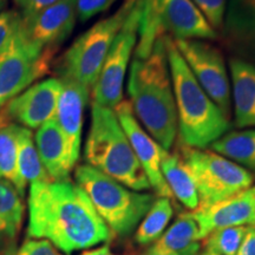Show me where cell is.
I'll return each instance as SVG.
<instances>
[{"instance_id": "obj_1", "label": "cell", "mask_w": 255, "mask_h": 255, "mask_svg": "<svg viewBox=\"0 0 255 255\" xmlns=\"http://www.w3.org/2000/svg\"><path fill=\"white\" fill-rule=\"evenodd\" d=\"M27 233L64 254L107 244L113 237L87 194L70 180L30 184Z\"/></svg>"}, {"instance_id": "obj_2", "label": "cell", "mask_w": 255, "mask_h": 255, "mask_svg": "<svg viewBox=\"0 0 255 255\" xmlns=\"http://www.w3.org/2000/svg\"><path fill=\"white\" fill-rule=\"evenodd\" d=\"M128 94L139 124L162 148L169 150L178 129L165 36L155 41L151 53L145 59L133 58L129 70Z\"/></svg>"}, {"instance_id": "obj_3", "label": "cell", "mask_w": 255, "mask_h": 255, "mask_svg": "<svg viewBox=\"0 0 255 255\" xmlns=\"http://www.w3.org/2000/svg\"><path fill=\"white\" fill-rule=\"evenodd\" d=\"M165 49L181 142L189 148L205 149L228 132L229 119L201 88L175 46L174 39L167 36Z\"/></svg>"}, {"instance_id": "obj_4", "label": "cell", "mask_w": 255, "mask_h": 255, "mask_svg": "<svg viewBox=\"0 0 255 255\" xmlns=\"http://www.w3.org/2000/svg\"><path fill=\"white\" fill-rule=\"evenodd\" d=\"M84 157L88 165L129 189H150L148 177L132 150L115 109L92 102L91 124Z\"/></svg>"}, {"instance_id": "obj_5", "label": "cell", "mask_w": 255, "mask_h": 255, "mask_svg": "<svg viewBox=\"0 0 255 255\" xmlns=\"http://www.w3.org/2000/svg\"><path fill=\"white\" fill-rule=\"evenodd\" d=\"M75 177L113 235L127 237L135 231L156 200L152 194L129 189L88 164L79 165Z\"/></svg>"}, {"instance_id": "obj_6", "label": "cell", "mask_w": 255, "mask_h": 255, "mask_svg": "<svg viewBox=\"0 0 255 255\" xmlns=\"http://www.w3.org/2000/svg\"><path fill=\"white\" fill-rule=\"evenodd\" d=\"M136 2L137 0H126L113 15L102 19L73 41L60 60V78L70 79L91 90L115 38Z\"/></svg>"}, {"instance_id": "obj_7", "label": "cell", "mask_w": 255, "mask_h": 255, "mask_svg": "<svg viewBox=\"0 0 255 255\" xmlns=\"http://www.w3.org/2000/svg\"><path fill=\"white\" fill-rule=\"evenodd\" d=\"M181 152L195 183L199 208L215 205L253 186L251 171L215 151L183 145Z\"/></svg>"}, {"instance_id": "obj_8", "label": "cell", "mask_w": 255, "mask_h": 255, "mask_svg": "<svg viewBox=\"0 0 255 255\" xmlns=\"http://www.w3.org/2000/svg\"><path fill=\"white\" fill-rule=\"evenodd\" d=\"M142 9L143 0H137L115 38L100 76L92 87L94 103L115 109L123 101L124 79L128 65L136 49Z\"/></svg>"}, {"instance_id": "obj_9", "label": "cell", "mask_w": 255, "mask_h": 255, "mask_svg": "<svg viewBox=\"0 0 255 255\" xmlns=\"http://www.w3.org/2000/svg\"><path fill=\"white\" fill-rule=\"evenodd\" d=\"M56 51H43L25 39L20 31L0 53V110L31 83L46 75Z\"/></svg>"}, {"instance_id": "obj_10", "label": "cell", "mask_w": 255, "mask_h": 255, "mask_svg": "<svg viewBox=\"0 0 255 255\" xmlns=\"http://www.w3.org/2000/svg\"><path fill=\"white\" fill-rule=\"evenodd\" d=\"M174 43L201 88L229 119L231 82L222 53L215 46L199 39H174Z\"/></svg>"}, {"instance_id": "obj_11", "label": "cell", "mask_w": 255, "mask_h": 255, "mask_svg": "<svg viewBox=\"0 0 255 255\" xmlns=\"http://www.w3.org/2000/svg\"><path fill=\"white\" fill-rule=\"evenodd\" d=\"M60 92L62 81L59 78L38 82L12 98L0 110V120L18 122L27 129H38L55 119Z\"/></svg>"}, {"instance_id": "obj_12", "label": "cell", "mask_w": 255, "mask_h": 255, "mask_svg": "<svg viewBox=\"0 0 255 255\" xmlns=\"http://www.w3.org/2000/svg\"><path fill=\"white\" fill-rule=\"evenodd\" d=\"M76 0H59L39 13L23 18L21 34L28 43L43 51H57L75 27Z\"/></svg>"}, {"instance_id": "obj_13", "label": "cell", "mask_w": 255, "mask_h": 255, "mask_svg": "<svg viewBox=\"0 0 255 255\" xmlns=\"http://www.w3.org/2000/svg\"><path fill=\"white\" fill-rule=\"evenodd\" d=\"M115 113L131 144L139 164L148 177L150 188L155 190L158 197L171 199L173 197L171 191L169 190L161 171V158L163 148L139 124L133 114L130 102H121L115 108Z\"/></svg>"}, {"instance_id": "obj_14", "label": "cell", "mask_w": 255, "mask_h": 255, "mask_svg": "<svg viewBox=\"0 0 255 255\" xmlns=\"http://www.w3.org/2000/svg\"><path fill=\"white\" fill-rule=\"evenodd\" d=\"M162 32L175 39H216L218 32L191 0H151Z\"/></svg>"}, {"instance_id": "obj_15", "label": "cell", "mask_w": 255, "mask_h": 255, "mask_svg": "<svg viewBox=\"0 0 255 255\" xmlns=\"http://www.w3.org/2000/svg\"><path fill=\"white\" fill-rule=\"evenodd\" d=\"M190 215L199 226L201 240L220 228L255 226V186L215 205L193 210Z\"/></svg>"}, {"instance_id": "obj_16", "label": "cell", "mask_w": 255, "mask_h": 255, "mask_svg": "<svg viewBox=\"0 0 255 255\" xmlns=\"http://www.w3.org/2000/svg\"><path fill=\"white\" fill-rule=\"evenodd\" d=\"M55 119L68 143L70 159L75 167L81 154L83 117L88 104L89 90L78 83L63 79Z\"/></svg>"}, {"instance_id": "obj_17", "label": "cell", "mask_w": 255, "mask_h": 255, "mask_svg": "<svg viewBox=\"0 0 255 255\" xmlns=\"http://www.w3.org/2000/svg\"><path fill=\"white\" fill-rule=\"evenodd\" d=\"M222 27L239 58L255 62V0H227Z\"/></svg>"}, {"instance_id": "obj_18", "label": "cell", "mask_w": 255, "mask_h": 255, "mask_svg": "<svg viewBox=\"0 0 255 255\" xmlns=\"http://www.w3.org/2000/svg\"><path fill=\"white\" fill-rule=\"evenodd\" d=\"M38 154L52 181L69 180L70 171L73 169L69 154L68 143L56 119L44 123L34 135Z\"/></svg>"}, {"instance_id": "obj_19", "label": "cell", "mask_w": 255, "mask_h": 255, "mask_svg": "<svg viewBox=\"0 0 255 255\" xmlns=\"http://www.w3.org/2000/svg\"><path fill=\"white\" fill-rule=\"evenodd\" d=\"M229 68L235 127L255 128V65L237 57Z\"/></svg>"}, {"instance_id": "obj_20", "label": "cell", "mask_w": 255, "mask_h": 255, "mask_svg": "<svg viewBox=\"0 0 255 255\" xmlns=\"http://www.w3.org/2000/svg\"><path fill=\"white\" fill-rule=\"evenodd\" d=\"M161 171L171 195L191 212L199 208V197L193 177L178 155H171L169 150H162Z\"/></svg>"}, {"instance_id": "obj_21", "label": "cell", "mask_w": 255, "mask_h": 255, "mask_svg": "<svg viewBox=\"0 0 255 255\" xmlns=\"http://www.w3.org/2000/svg\"><path fill=\"white\" fill-rule=\"evenodd\" d=\"M20 194L7 181L0 178V251L13 246L24 218Z\"/></svg>"}, {"instance_id": "obj_22", "label": "cell", "mask_w": 255, "mask_h": 255, "mask_svg": "<svg viewBox=\"0 0 255 255\" xmlns=\"http://www.w3.org/2000/svg\"><path fill=\"white\" fill-rule=\"evenodd\" d=\"M199 226L190 213L181 214L154 245L176 255H200Z\"/></svg>"}, {"instance_id": "obj_23", "label": "cell", "mask_w": 255, "mask_h": 255, "mask_svg": "<svg viewBox=\"0 0 255 255\" xmlns=\"http://www.w3.org/2000/svg\"><path fill=\"white\" fill-rule=\"evenodd\" d=\"M20 126L0 120V178L13 186L24 196L27 184L18 170V138Z\"/></svg>"}, {"instance_id": "obj_24", "label": "cell", "mask_w": 255, "mask_h": 255, "mask_svg": "<svg viewBox=\"0 0 255 255\" xmlns=\"http://www.w3.org/2000/svg\"><path fill=\"white\" fill-rule=\"evenodd\" d=\"M210 146L216 154L248 169V171H255V129L227 132Z\"/></svg>"}, {"instance_id": "obj_25", "label": "cell", "mask_w": 255, "mask_h": 255, "mask_svg": "<svg viewBox=\"0 0 255 255\" xmlns=\"http://www.w3.org/2000/svg\"><path fill=\"white\" fill-rule=\"evenodd\" d=\"M174 210L170 199L158 197L154 201L150 209L146 212L135 231V240L138 245H149L158 240L167 231L173 218Z\"/></svg>"}, {"instance_id": "obj_26", "label": "cell", "mask_w": 255, "mask_h": 255, "mask_svg": "<svg viewBox=\"0 0 255 255\" xmlns=\"http://www.w3.org/2000/svg\"><path fill=\"white\" fill-rule=\"evenodd\" d=\"M18 170L25 183L51 181L38 154L31 129L20 127L18 138Z\"/></svg>"}, {"instance_id": "obj_27", "label": "cell", "mask_w": 255, "mask_h": 255, "mask_svg": "<svg viewBox=\"0 0 255 255\" xmlns=\"http://www.w3.org/2000/svg\"><path fill=\"white\" fill-rule=\"evenodd\" d=\"M246 232V226L226 227L213 231L202 240L205 253L216 255H235L242 240H244Z\"/></svg>"}, {"instance_id": "obj_28", "label": "cell", "mask_w": 255, "mask_h": 255, "mask_svg": "<svg viewBox=\"0 0 255 255\" xmlns=\"http://www.w3.org/2000/svg\"><path fill=\"white\" fill-rule=\"evenodd\" d=\"M21 21L23 17L14 9H8L0 13V53L20 31Z\"/></svg>"}, {"instance_id": "obj_29", "label": "cell", "mask_w": 255, "mask_h": 255, "mask_svg": "<svg viewBox=\"0 0 255 255\" xmlns=\"http://www.w3.org/2000/svg\"><path fill=\"white\" fill-rule=\"evenodd\" d=\"M5 255H64L51 242L43 239H27L19 247L12 246Z\"/></svg>"}, {"instance_id": "obj_30", "label": "cell", "mask_w": 255, "mask_h": 255, "mask_svg": "<svg viewBox=\"0 0 255 255\" xmlns=\"http://www.w3.org/2000/svg\"><path fill=\"white\" fill-rule=\"evenodd\" d=\"M214 30L222 27L227 0H191Z\"/></svg>"}, {"instance_id": "obj_31", "label": "cell", "mask_w": 255, "mask_h": 255, "mask_svg": "<svg viewBox=\"0 0 255 255\" xmlns=\"http://www.w3.org/2000/svg\"><path fill=\"white\" fill-rule=\"evenodd\" d=\"M116 0H76L77 15L81 21H88L95 15L107 11Z\"/></svg>"}, {"instance_id": "obj_32", "label": "cell", "mask_w": 255, "mask_h": 255, "mask_svg": "<svg viewBox=\"0 0 255 255\" xmlns=\"http://www.w3.org/2000/svg\"><path fill=\"white\" fill-rule=\"evenodd\" d=\"M17 7L20 9V14L23 18L31 17L39 13L40 11L52 6L59 0H13Z\"/></svg>"}, {"instance_id": "obj_33", "label": "cell", "mask_w": 255, "mask_h": 255, "mask_svg": "<svg viewBox=\"0 0 255 255\" xmlns=\"http://www.w3.org/2000/svg\"><path fill=\"white\" fill-rule=\"evenodd\" d=\"M235 255H255V226H248L244 240Z\"/></svg>"}, {"instance_id": "obj_34", "label": "cell", "mask_w": 255, "mask_h": 255, "mask_svg": "<svg viewBox=\"0 0 255 255\" xmlns=\"http://www.w3.org/2000/svg\"><path fill=\"white\" fill-rule=\"evenodd\" d=\"M82 255H116V254L110 250V247L108 246V245H103V246L96 247L91 251L84 252Z\"/></svg>"}, {"instance_id": "obj_35", "label": "cell", "mask_w": 255, "mask_h": 255, "mask_svg": "<svg viewBox=\"0 0 255 255\" xmlns=\"http://www.w3.org/2000/svg\"><path fill=\"white\" fill-rule=\"evenodd\" d=\"M144 255H176V254L171 253V252L169 251H165L163 248H159L158 246H156V245H152V246L145 252Z\"/></svg>"}, {"instance_id": "obj_36", "label": "cell", "mask_w": 255, "mask_h": 255, "mask_svg": "<svg viewBox=\"0 0 255 255\" xmlns=\"http://www.w3.org/2000/svg\"><path fill=\"white\" fill-rule=\"evenodd\" d=\"M4 4H5V0H0V9L4 7Z\"/></svg>"}, {"instance_id": "obj_37", "label": "cell", "mask_w": 255, "mask_h": 255, "mask_svg": "<svg viewBox=\"0 0 255 255\" xmlns=\"http://www.w3.org/2000/svg\"><path fill=\"white\" fill-rule=\"evenodd\" d=\"M203 255H216V254H210V253H205Z\"/></svg>"}]
</instances>
